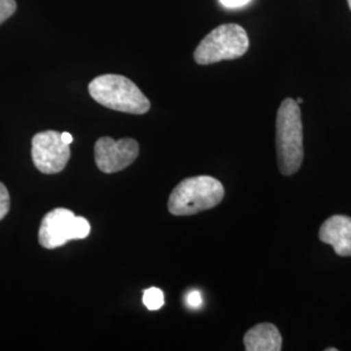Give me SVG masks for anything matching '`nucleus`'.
Returning a JSON list of instances; mask_svg holds the SVG:
<instances>
[{
  "instance_id": "obj_1",
  "label": "nucleus",
  "mask_w": 351,
  "mask_h": 351,
  "mask_svg": "<svg viewBox=\"0 0 351 351\" xmlns=\"http://www.w3.org/2000/svg\"><path fill=\"white\" fill-rule=\"evenodd\" d=\"M276 152L282 175L293 176L300 171L304 156L301 108L291 98L284 99L277 112Z\"/></svg>"
},
{
  "instance_id": "obj_2",
  "label": "nucleus",
  "mask_w": 351,
  "mask_h": 351,
  "mask_svg": "<svg viewBox=\"0 0 351 351\" xmlns=\"http://www.w3.org/2000/svg\"><path fill=\"white\" fill-rule=\"evenodd\" d=\"M88 93L103 107L119 112L143 114L150 110V101L125 75H99L88 84Z\"/></svg>"
},
{
  "instance_id": "obj_3",
  "label": "nucleus",
  "mask_w": 351,
  "mask_h": 351,
  "mask_svg": "<svg viewBox=\"0 0 351 351\" xmlns=\"http://www.w3.org/2000/svg\"><path fill=\"white\" fill-rule=\"evenodd\" d=\"M223 184L211 176H197L182 180L168 201V210L176 216H190L211 210L224 199Z\"/></svg>"
},
{
  "instance_id": "obj_4",
  "label": "nucleus",
  "mask_w": 351,
  "mask_h": 351,
  "mask_svg": "<svg viewBox=\"0 0 351 351\" xmlns=\"http://www.w3.org/2000/svg\"><path fill=\"white\" fill-rule=\"evenodd\" d=\"M250 42L246 30L237 24L217 26L202 39L194 51V60L199 65H210L223 60H234L249 50Z\"/></svg>"
},
{
  "instance_id": "obj_5",
  "label": "nucleus",
  "mask_w": 351,
  "mask_h": 351,
  "mask_svg": "<svg viewBox=\"0 0 351 351\" xmlns=\"http://www.w3.org/2000/svg\"><path fill=\"white\" fill-rule=\"evenodd\" d=\"M90 223L82 216H75L68 208H55L42 219L38 241L47 250L62 247L73 239H85L90 234Z\"/></svg>"
},
{
  "instance_id": "obj_6",
  "label": "nucleus",
  "mask_w": 351,
  "mask_h": 351,
  "mask_svg": "<svg viewBox=\"0 0 351 351\" xmlns=\"http://www.w3.org/2000/svg\"><path fill=\"white\" fill-rule=\"evenodd\" d=\"M71 158V149L56 130L39 132L32 139V159L45 175L60 173Z\"/></svg>"
},
{
  "instance_id": "obj_7",
  "label": "nucleus",
  "mask_w": 351,
  "mask_h": 351,
  "mask_svg": "<svg viewBox=\"0 0 351 351\" xmlns=\"http://www.w3.org/2000/svg\"><path fill=\"white\" fill-rule=\"evenodd\" d=\"M95 164L103 173H116L134 163L139 155V145L136 139L114 141L101 137L95 143Z\"/></svg>"
},
{
  "instance_id": "obj_8",
  "label": "nucleus",
  "mask_w": 351,
  "mask_h": 351,
  "mask_svg": "<svg viewBox=\"0 0 351 351\" xmlns=\"http://www.w3.org/2000/svg\"><path fill=\"white\" fill-rule=\"evenodd\" d=\"M319 239L330 245L339 256H351V217L333 215L320 226Z\"/></svg>"
},
{
  "instance_id": "obj_9",
  "label": "nucleus",
  "mask_w": 351,
  "mask_h": 351,
  "mask_svg": "<svg viewBox=\"0 0 351 351\" xmlns=\"http://www.w3.org/2000/svg\"><path fill=\"white\" fill-rule=\"evenodd\" d=\"M243 343L247 351H280L282 348V337L276 326L262 323L246 332Z\"/></svg>"
},
{
  "instance_id": "obj_10",
  "label": "nucleus",
  "mask_w": 351,
  "mask_h": 351,
  "mask_svg": "<svg viewBox=\"0 0 351 351\" xmlns=\"http://www.w3.org/2000/svg\"><path fill=\"white\" fill-rule=\"evenodd\" d=\"M143 304L150 310V311H156L160 310L164 304V294L160 289L150 288L146 289L143 291Z\"/></svg>"
},
{
  "instance_id": "obj_11",
  "label": "nucleus",
  "mask_w": 351,
  "mask_h": 351,
  "mask_svg": "<svg viewBox=\"0 0 351 351\" xmlns=\"http://www.w3.org/2000/svg\"><path fill=\"white\" fill-rule=\"evenodd\" d=\"M11 207V197L8 193V189L4 184L0 182V221L8 215Z\"/></svg>"
},
{
  "instance_id": "obj_12",
  "label": "nucleus",
  "mask_w": 351,
  "mask_h": 351,
  "mask_svg": "<svg viewBox=\"0 0 351 351\" xmlns=\"http://www.w3.org/2000/svg\"><path fill=\"white\" fill-rule=\"evenodd\" d=\"M16 0H0V24L10 19L16 12Z\"/></svg>"
},
{
  "instance_id": "obj_13",
  "label": "nucleus",
  "mask_w": 351,
  "mask_h": 351,
  "mask_svg": "<svg viewBox=\"0 0 351 351\" xmlns=\"http://www.w3.org/2000/svg\"><path fill=\"white\" fill-rule=\"evenodd\" d=\"M186 303H188L189 307L191 308H199L203 303V298H202L201 293L194 290V291H190L186 297Z\"/></svg>"
},
{
  "instance_id": "obj_14",
  "label": "nucleus",
  "mask_w": 351,
  "mask_h": 351,
  "mask_svg": "<svg viewBox=\"0 0 351 351\" xmlns=\"http://www.w3.org/2000/svg\"><path fill=\"white\" fill-rule=\"evenodd\" d=\"M226 8H241V7H245L250 3L251 0H219Z\"/></svg>"
},
{
  "instance_id": "obj_15",
  "label": "nucleus",
  "mask_w": 351,
  "mask_h": 351,
  "mask_svg": "<svg viewBox=\"0 0 351 351\" xmlns=\"http://www.w3.org/2000/svg\"><path fill=\"white\" fill-rule=\"evenodd\" d=\"M62 139H63L64 142L66 143V145H71L72 142H73V137H72V134L71 133H62Z\"/></svg>"
},
{
  "instance_id": "obj_16",
  "label": "nucleus",
  "mask_w": 351,
  "mask_h": 351,
  "mask_svg": "<svg viewBox=\"0 0 351 351\" xmlns=\"http://www.w3.org/2000/svg\"><path fill=\"white\" fill-rule=\"evenodd\" d=\"M326 351H337V349H335V348H328V349H326Z\"/></svg>"
},
{
  "instance_id": "obj_17",
  "label": "nucleus",
  "mask_w": 351,
  "mask_h": 351,
  "mask_svg": "<svg viewBox=\"0 0 351 351\" xmlns=\"http://www.w3.org/2000/svg\"><path fill=\"white\" fill-rule=\"evenodd\" d=\"M297 103H298V104H301V103H303V99H302V98H298V99H297Z\"/></svg>"
},
{
  "instance_id": "obj_18",
  "label": "nucleus",
  "mask_w": 351,
  "mask_h": 351,
  "mask_svg": "<svg viewBox=\"0 0 351 351\" xmlns=\"http://www.w3.org/2000/svg\"><path fill=\"white\" fill-rule=\"evenodd\" d=\"M348 4H349V8L351 10V0H348Z\"/></svg>"
}]
</instances>
